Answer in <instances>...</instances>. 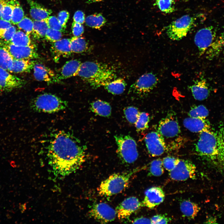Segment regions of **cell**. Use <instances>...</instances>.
<instances>
[{"label":"cell","instance_id":"cell-1","mask_svg":"<svg viewBox=\"0 0 224 224\" xmlns=\"http://www.w3.org/2000/svg\"><path fill=\"white\" fill-rule=\"evenodd\" d=\"M52 134L46 147L49 164L55 175L67 176L85 161L86 147L68 131L60 130Z\"/></svg>","mask_w":224,"mask_h":224},{"label":"cell","instance_id":"cell-2","mask_svg":"<svg viewBox=\"0 0 224 224\" xmlns=\"http://www.w3.org/2000/svg\"><path fill=\"white\" fill-rule=\"evenodd\" d=\"M200 56L212 59L217 57L224 48V31L209 26L198 30L194 38Z\"/></svg>","mask_w":224,"mask_h":224},{"label":"cell","instance_id":"cell-3","mask_svg":"<svg viewBox=\"0 0 224 224\" xmlns=\"http://www.w3.org/2000/svg\"><path fill=\"white\" fill-rule=\"evenodd\" d=\"M77 75L94 89L104 86L116 77L113 68L105 63L92 61L82 63Z\"/></svg>","mask_w":224,"mask_h":224},{"label":"cell","instance_id":"cell-4","mask_svg":"<svg viewBox=\"0 0 224 224\" xmlns=\"http://www.w3.org/2000/svg\"><path fill=\"white\" fill-rule=\"evenodd\" d=\"M68 107V103L58 96L50 93L40 94L30 103V109L38 113L53 114L63 111Z\"/></svg>","mask_w":224,"mask_h":224},{"label":"cell","instance_id":"cell-5","mask_svg":"<svg viewBox=\"0 0 224 224\" xmlns=\"http://www.w3.org/2000/svg\"><path fill=\"white\" fill-rule=\"evenodd\" d=\"M134 169L128 171L113 174L102 181L97 190L101 196H110L122 192L127 186L133 174Z\"/></svg>","mask_w":224,"mask_h":224},{"label":"cell","instance_id":"cell-6","mask_svg":"<svg viewBox=\"0 0 224 224\" xmlns=\"http://www.w3.org/2000/svg\"><path fill=\"white\" fill-rule=\"evenodd\" d=\"M204 17L202 14L194 16L184 15L173 21L166 27L168 37L174 40H179L185 37L188 32Z\"/></svg>","mask_w":224,"mask_h":224},{"label":"cell","instance_id":"cell-7","mask_svg":"<svg viewBox=\"0 0 224 224\" xmlns=\"http://www.w3.org/2000/svg\"><path fill=\"white\" fill-rule=\"evenodd\" d=\"M118 148V156L123 163L129 164L134 163L138 157L137 144L129 135L114 136Z\"/></svg>","mask_w":224,"mask_h":224},{"label":"cell","instance_id":"cell-8","mask_svg":"<svg viewBox=\"0 0 224 224\" xmlns=\"http://www.w3.org/2000/svg\"><path fill=\"white\" fill-rule=\"evenodd\" d=\"M195 150L198 154L209 159L214 163L217 154L216 133L210 129L200 133L195 145Z\"/></svg>","mask_w":224,"mask_h":224},{"label":"cell","instance_id":"cell-9","mask_svg":"<svg viewBox=\"0 0 224 224\" xmlns=\"http://www.w3.org/2000/svg\"><path fill=\"white\" fill-rule=\"evenodd\" d=\"M196 167L191 161L180 159L179 161L172 170L169 172L170 177L176 181H185L195 178Z\"/></svg>","mask_w":224,"mask_h":224},{"label":"cell","instance_id":"cell-10","mask_svg":"<svg viewBox=\"0 0 224 224\" xmlns=\"http://www.w3.org/2000/svg\"><path fill=\"white\" fill-rule=\"evenodd\" d=\"M157 132L163 137L169 138L177 136L180 132L177 116L174 112H169L159 122Z\"/></svg>","mask_w":224,"mask_h":224},{"label":"cell","instance_id":"cell-11","mask_svg":"<svg viewBox=\"0 0 224 224\" xmlns=\"http://www.w3.org/2000/svg\"><path fill=\"white\" fill-rule=\"evenodd\" d=\"M156 76L152 72L142 75L130 87V90L140 95H145L150 92L158 83Z\"/></svg>","mask_w":224,"mask_h":224},{"label":"cell","instance_id":"cell-12","mask_svg":"<svg viewBox=\"0 0 224 224\" xmlns=\"http://www.w3.org/2000/svg\"><path fill=\"white\" fill-rule=\"evenodd\" d=\"M2 44L1 46L8 51L13 59H31L39 58L35 46L34 44L27 46H17L9 42H6Z\"/></svg>","mask_w":224,"mask_h":224},{"label":"cell","instance_id":"cell-13","mask_svg":"<svg viewBox=\"0 0 224 224\" xmlns=\"http://www.w3.org/2000/svg\"><path fill=\"white\" fill-rule=\"evenodd\" d=\"M89 214L90 217L102 223L114 221L117 215L116 210L104 203L94 205L90 211Z\"/></svg>","mask_w":224,"mask_h":224},{"label":"cell","instance_id":"cell-14","mask_svg":"<svg viewBox=\"0 0 224 224\" xmlns=\"http://www.w3.org/2000/svg\"><path fill=\"white\" fill-rule=\"evenodd\" d=\"M144 139L147 150L152 156H160L165 151L166 147L164 138L158 132L148 133Z\"/></svg>","mask_w":224,"mask_h":224},{"label":"cell","instance_id":"cell-15","mask_svg":"<svg viewBox=\"0 0 224 224\" xmlns=\"http://www.w3.org/2000/svg\"><path fill=\"white\" fill-rule=\"evenodd\" d=\"M142 206V203L135 197H128L123 201L117 207V215L120 220L128 218L130 216Z\"/></svg>","mask_w":224,"mask_h":224},{"label":"cell","instance_id":"cell-16","mask_svg":"<svg viewBox=\"0 0 224 224\" xmlns=\"http://www.w3.org/2000/svg\"><path fill=\"white\" fill-rule=\"evenodd\" d=\"M24 83L23 80L0 67V90L10 91L22 87Z\"/></svg>","mask_w":224,"mask_h":224},{"label":"cell","instance_id":"cell-17","mask_svg":"<svg viewBox=\"0 0 224 224\" xmlns=\"http://www.w3.org/2000/svg\"><path fill=\"white\" fill-rule=\"evenodd\" d=\"M165 198V193L161 188L151 187L145 191L144 199L141 203L142 206L153 208L163 202Z\"/></svg>","mask_w":224,"mask_h":224},{"label":"cell","instance_id":"cell-18","mask_svg":"<svg viewBox=\"0 0 224 224\" xmlns=\"http://www.w3.org/2000/svg\"><path fill=\"white\" fill-rule=\"evenodd\" d=\"M50 49L55 61H57L61 57L64 58L69 57L72 53L70 39H63L53 43Z\"/></svg>","mask_w":224,"mask_h":224},{"label":"cell","instance_id":"cell-19","mask_svg":"<svg viewBox=\"0 0 224 224\" xmlns=\"http://www.w3.org/2000/svg\"><path fill=\"white\" fill-rule=\"evenodd\" d=\"M33 71L34 77L37 81H44L50 84L60 82L54 71L43 64H35Z\"/></svg>","mask_w":224,"mask_h":224},{"label":"cell","instance_id":"cell-20","mask_svg":"<svg viewBox=\"0 0 224 224\" xmlns=\"http://www.w3.org/2000/svg\"><path fill=\"white\" fill-rule=\"evenodd\" d=\"M189 88L194 99L198 100L206 99L210 93L209 85L207 80L203 77L195 81Z\"/></svg>","mask_w":224,"mask_h":224},{"label":"cell","instance_id":"cell-21","mask_svg":"<svg viewBox=\"0 0 224 224\" xmlns=\"http://www.w3.org/2000/svg\"><path fill=\"white\" fill-rule=\"evenodd\" d=\"M183 124L185 128L192 132L200 133L210 129L209 123L206 119L189 117L184 119Z\"/></svg>","mask_w":224,"mask_h":224},{"label":"cell","instance_id":"cell-22","mask_svg":"<svg viewBox=\"0 0 224 224\" xmlns=\"http://www.w3.org/2000/svg\"><path fill=\"white\" fill-rule=\"evenodd\" d=\"M82 63L77 59L72 60L67 62L57 74L58 79L61 80L77 75Z\"/></svg>","mask_w":224,"mask_h":224},{"label":"cell","instance_id":"cell-23","mask_svg":"<svg viewBox=\"0 0 224 224\" xmlns=\"http://www.w3.org/2000/svg\"><path fill=\"white\" fill-rule=\"evenodd\" d=\"M31 16L35 21L46 20L52 13V11L47 8L39 3L32 0H28Z\"/></svg>","mask_w":224,"mask_h":224},{"label":"cell","instance_id":"cell-24","mask_svg":"<svg viewBox=\"0 0 224 224\" xmlns=\"http://www.w3.org/2000/svg\"><path fill=\"white\" fill-rule=\"evenodd\" d=\"M31 59H14L10 72L14 73L30 72L35 64Z\"/></svg>","mask_w":224,"mask_h":224},{"label":"cell","instance_id":"cell-25","mask_svg":"<svg viewBox=\"0 0 224 224\" xmlns=\"http://www.w3.org/2000/svg\"><path fill=\"white\" fill-rule=\"evenodd\" d=\"M180 210L183 215L189 219H194L197 216L200 208L196 203L184 200L180 204Z\"/></svg>","mask_w":224,"mask_h":224},{"label":"cell","instance_id":"cell-26","mask_svg":"<svg viewBox=\"0 0 224 224\" xmlns=\"http://www.w3.org/2000/svg\"><path fill=\"white\" fill-rule=\"evenodd\" d=\"M90 109L96 114L103 117H108L111 114V108L110 104L100 100L91 103Z\"/></svg>","mask_w":224,"mask_h":224},{"label":"cell","instance_id":"cell-27","mask_svg":"<svg viewBox=\"0 0 224 224\" xmlns=\"http://www.w3.org/2000/svg\"><path fill=\"white\" fill-rule=\"evenodd\" d=\"M216 134L217 154L214 163L219 168L224 170V131Z\"/></svg>","mask_w":224,"mask_h":224},{"label":"cell","instance_id":"cell-28","mask_svg":"<svg viewBox=\"0 0 224 224\" xmlns=\"http://www.w3.org/2000/svg\"><path fill=\"white\" fill-rule=\"evenodd\" d=\"M126 84L121 78L114 79L106 84L104 86L108 92L113 94L119 95L125 90Z\"/></svg>","mask_w":224,"mask_h":224},{"label":"cell","instance_id":"cell-29","mask_svg":"<svg viewBox=\"0 0 224 224\" xmlns=\"http://www.w3.org/2000/svg\"><path fill=\"white\" fill-rule=\"evenodd\" d=\"M9 42L17 46H27L33 44L30 36L20 30L16 31Z\"/></svg>","mask_w":224,"mask_h":224},{"label":"cell","instance_id":"cell-30","mask_svg":"<svg viewBox=\"0 0 224 224\" xmlns=\"http://www.w3.org/2000/svg\"><path fill=\"white\" fill-rule=\"evenodd\" d=\"M49 28L46 21H33V27L32 33L34 38L39 39L45 37Z\"/></svg>","mask_w":224,"mask_h":224},{"label":"cell","instance_id":"cell-31","mask_svg":"<svg viewBox=\"0 0 224 224\" xmlns=\"http://www.w3.org/2000/svg\"><path fill=\"white\" fill-rule=\"evenodd\" d=\"M106 22L105 18L100 13H95L88 16L85 20L87 26L97 29L103 26Z\"/></svg>","mask_w":224,"mask_h":224},{"label":"cell","instance_id":"cell-32","mask_svg":"<svg viewBox=\"0 0 224 224\" xmlns=\"http://www.w3.org/2000/svg\"><path fill=\"white\" fill-rule=\"evenodd\" d=\"M70 40L71 49L72 53H82L87 49L88 44L84 38L74 36L70 39Z\"/></svg>","mask_w":224,"mask_h":224},{"label":"cell","instance_id":"cell-33","mask_svg":"<svg viewBox=\"0 0 224 224\" xmlns=\"http://www.w3.org/2000/svg\"><path fill=\"white\" fill-rule=\"evenodd\" d=\"M13 58L4 47H0V67L10 72Z\"/></svg>","mask_w":224,"mask_h":224},{"label":"cell","instance_id":"cell-34","mask_svg":"<svg viewBox=\"0 0 224 224\" xmlns=\"http://www.w3.org/2000/svg\"><path fill=\"white\" fill-rule=\"evenodd\" d=\"M164 172L162 160L161 159H156L151 162L149 169V176H159Z\"/></svg>","mask_w":224,"mask_h":224},{"label":"cell","instance_id":"cell-35","mask_svg":"<svg viewBox=\"0 0 224 224\" xmlns=\"http://www.w3.org/2000/svg\"><path fill=\"white\" fill-rule=\"evenodd\" d=\"M17 0H6L1 19L11 22L13 9Z\"/></svg>","mask_w":224,"mask_h":224},{"label":"cell","instance_id":"cell-36","mask_svg":"<svg viewBox=\"0 0 224 224\" xmlns=\"http://www.w3.org/2000/svg\"><path fill=\"white\" fill-rule=\"evenodd\" d=\"M154 4L166 13H170L175 10L174 0H156Z\"/></svg>","mask_w":224,"mask_h":224},{"label":"cell","instance_id":"cell-37","mask_svg":"<svg viewBox=\"0 0 224 224\" xmlns=\"http://www.w3.org/2000/svg\"><path fill=\"white\" fill-rule=\"evenodd\" d=\"M208 114V110L203 105L193 106L188 113L189 117L204 119H206Z\"/></svg>","mask_w":224,"mask_h":224},{"label":"cell","instance_id":"cell-38","mask_svg":"<svg viewBox=\"0 0 224 224\" xmlns=\"http://www.w3.org/2000/svg\"><path fill=\"white\" fill-rule=\"evenodd\" d=\"M24 12L19 2L17 1L13 9L11 23L17 25L24 17Z\"/></svg>","mask_w":224,"mask_h":224},{"label":"cell","instance_id":"cell-39","mask_svg":"<svg viewBox=\"0 0 224 224\" xmlns=\"http://www.w3.org/2000/svg\"><path fill=\"white\" fill-rule=\"evenodd\" d=\"M149 120L148 114L145 112H140L138 119L135 123L137 130L141 131L147 129L148 127Z\"/></svg>","mask_w":224,"mask_h":224},{"label":"cell","instance_id":"cell-40","mask_svg":"<svg viewBox=\"0 0 224 224\" xmlns=\"http://www.w3.org/2000/svg\"><path fill=\"white\" fill-rule=\"evenodd\" d=\"M140 113L137 108L132 106L127 107L124 110V113L126 119L132 124H135Z\"/></svg>","mask_w":224,"mask_h":224},{"label":"cell","instance_id":"cell-41","mask_svg":"<svg viewBox=\"0 0 224 224\" xmlns=\"http://www.w3.org/2000/svg\"><path fill=\"white\" fill-rule=\"evenodd\" d=\"M17 25L20 29L23 30L29 35L30 36L32 33L33 27V21L28 17L24 16Z\"/></svg>","mask_w":224,"mask_h":224},{"label":"cell","instance_id":"cell-42","mask_svg":"<svg viewBox=\"0 0 224 224\" xmlns=\"http://www.w3.org/2000/svg\"><path fill=\"white\" fill-rule=\"evenodd\" d=\"M180 159L172 156H167L162 160L163 167L170 172L174 169L178 163Z\"/></svg>","mask_w":224,"mask_h":224},{"label":"cell","instance_id":"cell-43","mask_svg":"<svg viewBox=\"0 0 224 224\" xmlns=\"http://www.w3.org/2000/svg\"><path fill=\"white\" fill-rule=\"evenodd\" d=\"M62 36L61 32L49 28L44 37L48 41L54 43L61 40Z\"/></svg>","mask_w":224,"mask_h":224},{"label":"cell","instance_id":"cell-44","mask_svg":"<svg viewBox=\"0 0 224 224\" xmlns=\"http://www.w3.org/2000/svg\"><path fill=\"white\" fill-rule=\"evenodd\" d=\"M49 28L59 31L62 32H63L65 28L60 24L57 18L55 16H49L46 20Z\"/></svg>","mask_w":224,"mask_h":224},{"label":"cell","instance_id":"cell-45","mask_svg":"<svg viewBox=\"0 0 224 224\" xmlns=\"http://www.w3.org/2000/svg\"><path fill=\"white\" fill-rule=\"evenodd\" d=\"M16 27L12 25L4 31L0 35V39L6 42H9L16 32Z\"/></svg>","mask_w":224,"mask_h":224},{"label":"cell","instance_id":"cell-46","mask_svg":"<svg viewBox=\"0 0 224 224\" xmlns=\"http://www.w3.org/2000/svg\"><path fill=\"white\" fill-rule=\"evenodd\" d=\"M171 220L170 218L164 214L156 215L151 219V224H166Z\"/></svg>","mask_w":224,"mask_h":224},{"label":"cell","instance_id":"cell-47","mask_svg":"<svg viewBox=\"0 0 224 224\" xmlns=\"http://www.w3.org/2000/svg\"><path fill=\"white\" fill-rule=\"evenodd\" d=\"M69 14L66 11H60L58 14L57 19L58 22L63 27L66 28V24L69 19Z\"/></svg>","mask_w":224,"mask_h":224},{"label":"cell","instance_id":"cell-48","mask_svg":"<svg viewBox=\"0 0 224 224\" xmlns=\"http://www.w3.org/2000/svg\"><path fill=\"white\" fill-rule=\"evenodd\" d=\"M72 33L75 37H80L84 32V28L82 24L73 22L72 24Z\"/></svg>","mask_w":224,"mask_h":224},{"label":"cell","instance_id":"cell-49","mask_svg":"<svg viewBox=\"0 0 224 224\" xmlns=\"http://www.w3.org/2000/svg\"><path fill=\"white\" fill-rule=\"evenodd\" d=\"M73 18L74 22L81 24L85 22V14L82 11L80 10L77 11L75 13Z\"/></svg>","mask_w":224,"mask_h":224},{"label":"cell","instance_id":"cell-50","mask_svg":"<svg viewBox=\"0 0 224 224\" xmlns=\"http://www.w3.org/2000/svg\"><path fill=\"white\" fill-rule=\"evenodd\" d=\"M12 23L0 19V35L5 30L12 26Z\"/></svg>","mask_w":224,"mask_h":224},{"label":"cell","instance_id":"cell-51","mask_svg":"<svg viewBox=\"0 0 224 224\" xmlns=\"http://www.w3.org/2000/svg\"><path fill=\"white\" fill-rule=\"evenodd\" d=\"M132 223L134 224H151V219L141 217L135 219L133 221Z\"/></svg>","mask_w":224,"mask_h":224},{"label":"cell","instance_id":"cell-52","mask_svg":"<svg viewBox=\"0 0 224 224\" xmlns=\"http://www.w3.org/2000/svg\"><path fill=\"white\" fill-rule=\"evenodd\" d=\"M217 219L216 218L213 217H208L206 219L204 223L209 224L217 223Z\"/></svg>","mask_w":224,"mask_h":224},{"label":"cell","instance_id":"cell-53","mask_svg":"<svg viewBox=\"0 0 224 224\" xmlns=\"http://www.w3.org/2000/svg\"><path fill=\"white\" fill-rule=\"evenodd\" d=\"M6 0H0V19L1 18L3 9Z\"/></svg>","mask_w":224,"mask_h":224},{"label":"cell","instance_id":"cell-54","mask_svg":"<svg viewBox=\"0 0 224 224\" xmlns=\"http://www.w3.org/2000/svg\"><path fill=\"white\" fill-rule=\"evenodd\" d=\"M102 0H88V2L90 3L93 2H99L102 1Z\"/></svg>","mask_w":224,"mask_h":224}]
</instances>
